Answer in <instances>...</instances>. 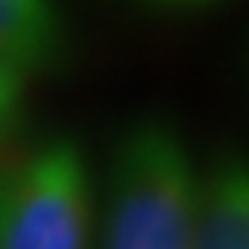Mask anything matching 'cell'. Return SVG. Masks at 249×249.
<instances>
[{"mask_svg": "<svg viewBox=\"0 0 249 249\" xmlns=\"http://www.w3.org/2000/svg\"><path fill=\"white\" fill-rule=\"evenodd\" d=\"M201 171L171 123L135 120L108 159L99 249H195Z\"/></svg>", "mask_w": 249, "mask_h": 249, "instance_id": "1", "label": "cell"}, {"mask_svg": "<svg viewBox=\"0 0 249 249\" xmlns=\"http://www.w3.org/2000/svg\"><path fill=\"white\" fill-rule=\"evenodd\" d=\"M93 180L69 135H48L0 165V249H90Z\"/></svg>", "mask_w": 249, "mask_h": 249, "instance_id": "2", "label": "cell"}, {"mask_svg": "<svg viewBox=\"0 0 249 249\" xmlns=\"http://www.w3.org/2000/svg\"><path fill=\"white\" fill-rule=\"evenodd\" d=\"M195 249H249V153L225 150L201 174Z\"/></svg>", "mask_w": 249, "mask_h": 249, "instance_id": "3", "label": "cell"}, {"mask_svg": "<svg viewBox=\"0 0 249 249\" xmlns=\"http://www.w3.org/2000/svg\"><path fill=\"white\" fill-rule=\"evenodd\" d=\"M0 51L30 75L54 72L69 57V24L57 0H0Z\"/></svg>", "mask_w": 249, "mask_h": 249, "instance_id": "4", "label": "cell"}, {"mask_svg": "<svg viewBox=\"0 0 249 249\" xmlns=\"http://www.w3.org/2000/svg\"><path fill=\"white\" fill-rule=\"evenodd\" d=\"M27 81L30 72L0 51V144L18 129L27 105Z\"/></svg>", "mask_w": 249, "mask_h": 249, "instance_id": "5", "label": "cell"}, {"mask_svg": "<svg viewBox=\"0 0 249 249\" xmlns=\"http://www.w3.org/2000/svg\"><path fill=\"white\" fill-rule=\"evenodd\" d=\"M132 3L153 15H198L228 3V0H132Z\"/></svg>", "mask_w": 249, "mask_h": 249, "instance_id": "6", "label": "cell"}]
</instances>
